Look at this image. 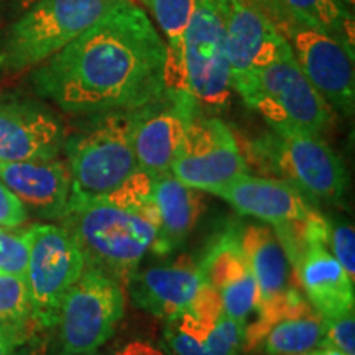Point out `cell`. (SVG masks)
Wrapping results in <instances>:
<instances>
[{"label":"cell","mask_w":355,"mask_h":355,"mask_svg":"<svg viewBox=\"0 0 355 355\" xmlns=\"http://www.w3.org/2000/svg\"><path fill=\"white\" fill-rule=\"evenodd\" d=\"M166 46L125 0L30 74L40 99L74 117L133 110L166 91Z\"/></svg>","instance_id":"1"},{"label":"cell","mask_w":355,"mask_h":355,"mask_svg":"<svg viewBox=\"0 0 355 355\" xmlns=\"http://www.w3.org/2000/svg\"><path fill=\"white\" fill-rule=\"evenodd\" d=\"M60 222L81 248L86 266L102 270L122 286L157 239L155 224L139 212L97 198L69 196Z\"/></svg>","instance_id":"2"},{"label":"cell","mask_w":355,"mask_h":355,"mask_svg":"<svg viewBox=\"0 0 355 355\" xmlns=\"http://www.w3.org/2000/svg\"><path fill=\"white\" fill-rule=\"evenodd\" d=\"M242 152L248 166L286 181L311 202H339L347 191L343 158L318 133L270 127L248 140Z\"/></svg>","instance_id":"3"},{"label":"cell","mask_w":355,"mask_h":355,"mask_svg":"<svg viewBox=\"0 0 355 355\" xmlns=\"http://www.w3.org/2000/svg\"><path fill=\"white\" fill-rule=\"evenodd\" d=\"M125 0H37L0 33V74H19L55 56Z\"/></svg>","instance_id":"4"},{"label":"cell","mask_w":355,"mask_h":355,"mask_svg":"<svg viewBox=\"0 0 355 355\" xmlns=\"http://www.w3.org/2000/svg\"><path fill=\"white\" fill-rule=\"evenodd\" d=\"M63 150L71 173V196L102 198L122 186L139 170L130 140V110L86 117Z\"/></svg>","instance_id":"5"},{"label":"cell","mask_w":355,"mask_h":355,"mask_svg":"<svg viewBox=\"0 0 355 355\" xmlns=\"http://www.w3.org/2000/svg\"><path fill=\"white\" fill-rule=\"evenodd\" d=\"M239 96L272 128L322 135L334 122V112L301 71L291 50L257 69Z\"/></svg>","instance_id":"6"},{"label":"cell","mask_w":355,"mask_h":355,"mask_svg":"<svg viewBox=\"0 0 355 355\" xmlns=\"http://www.w3.org/2000/svg\"><path fill=\"white\" fill-rule=\"evenodd\" d=\"M285 38L301 71L332 112L352 115L355 105L354 48L326 30L300 21L266 0H259Z\"/></svg>","instance_id":"7"},{"label":"cell","mask_w":355,"mask_h":355,"mask_svg":"<svg viewBox=\"0 0 355 355\" xmlns=\"http://www.w3.org/2000/svg\"><path fill=\"white\" fill-rule=\"evenodd\" d=\"M125 309L123 286L94 266L66 293L56 324V345L64 355H96L112 337Z\"/></svg>","instance_id":"8"},{"label":"cell","mask_w":355,"mask_h":355,"mask_svg":"<svg viewBox=\"0 0 355 355\" xmlns=\"http://www.w3.org/2000/svg\"><path fill=\"white\" fill-rule=\"evenodd\" d=\"M25 234L28 261L24 278L32 318L38 329L50 331L55 327L66 293L81 277L86 261L63 225L35 224Z\"/></svg>","instance_id":"9"},{"label":"cell","mask_w":355,"mask_h":355,"mask_svg":"<svg viewBox=\"0 0 355 355\" xmlns=\"http://www.w3.org/2000/svg\"><path fill=\"white\" fill-rule=\"evenodd\" d=\"M186 89L202 112H222L232 99V74L217 0H194L184 38Z\"/></svg>","instance_id":"10"},{"label":"cell","mask_w":355,"mask_h":355,"mask_svg":"<svg viewBox=\"0 0 355 355\" xmlns=\"http://www.w3.org/2000/svg\"><path fill=\"white\" fill-rule=\"evenodd\" d=\"M170 173L188 188L212 193L250 173V166L227 123L198 110L188 123Z\"/></svg>","instance_id":"11"},{"label":"cell","mask_w":355,"mask_h":355,"mask_svg":"<svg viewBox=\"0 0 355 355\" xmlns=\"http://www.w3.org/2000/svg\"><path fill=\"white\" fill-rule=\"evenodd\" d=\"M199 105L188 91L166 89L157 99L130 110V140L139 168L155 176L170 173L184 132Z\"/></svg>","instance_id":"12"},{"label":"cell","mask_w":355,"mask_h":355,"mask_svg":"<svg viewBox=\"0 0 355 355\" xmlns=\"http://www.w3.org/2000/svg\"><path fill=\"white\" fill-rule=\"evenodd\" d=\"M257 313L259 319L245 326L242 349L263 355H306L324 347L326 319L295 286Z\"/></svg>","instance_id":"13"},{"label":"cell","mask_w":355,"mask_h":355,"mask_svg":"<svg viewBox=\"0 0 355 355\" xmlns=\"http://www.w3.org/2000/svg\"><path fill=\"white\" fill-rule=\"evenodd\" d=\"M234 91L241 92L261 66L290 50L259 0H217Z\"/></svg>","instance_id":"14"},{"label":"cell","mask_w":355,"mask_h":355,"mask_svg":"<svg viewBox=\"0 0 355 355\" xmlns=\"http://www.w3.org/2000/svg\"><path fill=\"white\" fill-rule=\"evenodd\" d=\"M64 140L63 121L43 99L0 96V162L58 158Z\"/></svg>","instance_id":"15"},{"label":"cell","mask_w":355,"mask_h":355,"mask_svg":"<svg viewBox=\"0 0 355 355\" xmlns=\"http://www.w3.org/2000/svg\"><path fill=\"white\" fill-rule=\"evenodd\" d=\"M245 322L225 314L209 283L188 309L168 318L165 343L173 355H239Z\"/></svg>","instance_id":"16"},{"label":"cell","mask_w":355,"mask_h":355,"mask_svg":"<svg viewBox=\"0 0 355 355\" xmlns=\"http://www.w3.org/2000/svg\"><path fill=\"white\" fill-rule=\"evenodd\" d=\"M206 285L201 261L181 255L170 265L135 272L125 286L137 308L168 319L188 309Z\"/></svg>","instance_id":"17"},{"label":"cell","mask_w":355,"mask_h":355,"mask_svg":"<svg viewBox=\"0 0 355 355\" xmlns=\"http://www.w3.org/2000/svg\"><path fill=\"white\" fill-rule=\"evenodd\" d=\"M207 283L222 301L225 314L245 322L259 309L260 290L241 248V234L230 227L217 235L201 260Z\"/></svg>","instance_id":"18"},{"label":"cell","mask_w":355,"mask_h":355,"mask_svg":"<svg viewBox=\"0 0 355 355\" xmlns=\"http://www.w3.org/2000/svg\"><path fill=\"white\" fill-rule=\"evenodd\" d=\"M0 181L38 219L60 220L68 207L71 173L58 158L0 162Z\"/></svg>","instance_id":"19"},{"label":"cell","mask_w":355,"mask_h":355,"mask_svg":"<svg viewBox=\"0 0 355 355\" xmlns=\"http://www.w3.org/2000/svg\"><path fill=\"white\" fill-rule=\"evenodd\" d=\"M211 194L227 201L239 214L257 217L272 225L304 219L314 212L298 189L272 176L261 178L247 173Z\"/></svg>","instance_id":"20"},{"label":"cell","mask_w":355,"mask_h":355,"mask_svg":"<svg viewBox=\"0 0 355 355\" xmlns=\"http://www.w3.org/2000/svg\"><path fill=\"white\" fill-rule=\"evenodd\" d=\"M306 300L322 318H337L354 311V278L331 254L326 243L313 242L290 259Z\"/></svg>","instance_id":"21"},{"label":"cell","mask_w":355,"mask_h":355,"mask_svg":"<svg viewBox=\"0 0 355 355\" xmlns=\"http://www.w3.org/2000/svg\"><path fill=\"white\" fill-rule=\"evenodd\" d=\"M155 202L159 224L152 250L165 255L186 241L201 216L202 204L198 191L178 181L171 173L157 176Z\"/></svg>","instance_id":"22"},{"label":"cell","mask_w":355,"mask_h":355,"mask_svg":"<svg viewBox=\"0 0 355 355\" xmlns=\"http://www.w3.org/2000/svg\"><path fill=\"white\" fill-rule=\"evenodd\" d=\"M241 248L260 290V304L282 298L291 288L290 260L268 225H247L241 232Z\"/></svg>","instance_id":"23"},{"label":"cell","mask_w":355,"mask_h":355,"mask_svg":"<svg viewBox=\"0 0 355 355\" xmlns=\"http://www.w3.org/2000/svg\"><path fill=\"white\" fill-rule=\"evenodd\" d=\"M148 8L166 42L165 81L168 89L188 91L184 76V38L194 0H140Z\"/></svg>","instance_id":"24"},{"label":"cell","mask_w":355,"mask_h":355,"mask_svg":"<svg viewBox=\"0 0 355 355\" xmlns=\"http://www.w3.org/2000/svg\"><path fill=\"white\" fill-rule=\"evenodd\" d=\"M293 19L326 30L354 48V0H266Z\"/></svg>","instance_id":"25"},{"label":"cell","mask_w":355,"mask_h":355,"mask_svg":"<svg viewBox=\"0 0 355 355\" xmlns=\"http://www.w3.org/2000/svg\"><path fill=\"white\" fill-rule=\"evenodd\" d=\"M35 329L25 278L0 273V331L28 336Z\"/></svg>","instance_id":"26"},{"label":"cell","mask_w":355,"mask_h":355,"mask_svg":"<svg viewBox=\"0 0 355 355\" xmlns=\"http://www.w3.org/2000/svg\"><path fill=\"white\" fill-rule=\"evenodd\" d=\"M28 261V239L25 232L0 227V273L25 277Z\"/></svg>","instance_id":"27"},{"label":"cell","mask_w":355,"mask_h":355,"mask_svg":"<svg viewBox=\"0 0 355 355\" xmlns=\"http://www.w3.org/2000/svg\"><path fill=\"white\" fill-rule=\"evenodd\" d=\"M329 250L350 278L355 275V230L347 222H329Z\"/></svg>","instance_id":"28"},{"label":"cell","mask_w":355,"mask_h":355,"mask_svg":"<svg viewBox=\"0 0 355 355\" xmlns=\"http://www.w3.org/2000/svg\"><path fill=\"white\" fill-rule=\"evenodd\" d=\"M326 319L324 345L339 349L345 355H355V316L354 311L337 318Z\"/></svg>","instance_id":"29"},{"label":"cell","mask_w":355,"mask_h":355,"mask_svg":"<svg viewBox=\"0 0 355 355\" xmlns=\"http://www.w3.org/2000/svg\"><path fill=\"white\" fill-rule=\"evenodd\" d=\"M28 220L25 206L6 184L0 181V227L17 229Z\"/></svg>","instance_id":"30"},{"label":"cell","mask_w":355,"mask_h":355,"mask_svg":"<svg viewBox=\"0 0 355 355\" xmlns=\"http://www.w3.org/2000/svg\"><path fill=\"white\" fill-rule=\"evenodd\" d=\"M44 329H35L17 345L13 355H64L50 340V337L43 334Z\"/></svg>","instance_id":"31"},{"label":"cell","mask_w":355,"mask_h":355,"mask_svg":"<svg viewBox=\"0 0 355 355\" xmlns=\"http://www.w3.org/2000/svg\"><path fill=\"white\" fill-rule=\"evenodd\" d=\"M114 355H170L165 352L162 347H158L157 344L148 343V340H132L122 345L121 349H117Z\"/></svg>","instance_id":"32"},{"label":"cell","mask_w":355,"mask_h":355,"mask_svg":"<svg viewBox=\"0 0 355 355\" xmlns=\"http://www.w3.org/2000/svg\"><path fill=\"white\" fill-rule=\"evenodd\" d=\"M37 0H0V20H12Z\"/></svg>","instance_id":"33"},{"label":"cell","mask_w":355,"mask_h":355,"mask_svg":"<svg viewBox=\"0 0 355 355\" xmlns=\"http://www.w3.org/2000/svg\"><path fill=\"white\" fill-rule=\"evenodd\" d=\"M26 336L13 334L8 331H0V355H13L17 345L25 339Z\"/></svg>","instance_id":"34"},{"label":"cell","mask_w":355,"mask_h":355,"mask_svg":"<svg viewBox=\"0 0 355 355\" xmlns=\"http://www.w3.org/2000/svg\"><path fill=\"white\" fill-rule=\"evenodd\" d=\"M306 355H345L344 352H340L339 349L336 347H329V345H324V347H318L314 350H311Z\"/></svg>","instance_id":"35"},{"label":"cell","mask_w":355,"mask_h":355,"mask_svg":"<svg viewBox=\"0 0 355 355\" xmlns=\"http://www.w3.org/2000/svg\"><path fill=\"white\" fill-rule=\"evenodd\" d=\"M128 2H132V3H137V6H139V2H140V0H128Z\"/></svg>","instance_id":"36"}]
</instances>
